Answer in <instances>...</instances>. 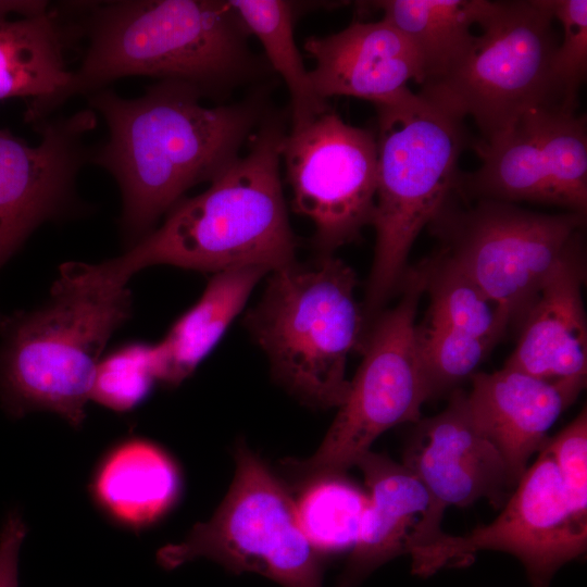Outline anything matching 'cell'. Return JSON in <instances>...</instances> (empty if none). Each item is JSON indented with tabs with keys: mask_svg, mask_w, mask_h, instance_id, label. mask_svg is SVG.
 Returning a JSON list of instances; mask_svg holds the SVG:
<instances>
[{
	"mask_svg": "<svg viewBox=\"0 0 587 587\" xmlns=\"http://www.w3.org/2000/svg\"><path fill=\"white\" fill-rule=\"evenodd\" d=\"M87 99L108 127L89 163L109 172L120 187V224L128 248L152 232L187 190L220 176L268 114L262 90L205 107L197 88L177 80H159L134 99L109 88Z\"/></svg>",
	"mask_w": 587,
	"mask_h": 587,
	"instance_id": "6da1fadb",
	"label": "cell"
},
{
	"mask_svg": "<svg viewBox=\"0 0 587 587\" xmlns=\"http://www.w3.org/2000/svg\"><path fill=\"white\" fill-rule=\"evenodd\" d=\"M75 8L87 39L84 58L61 88L29 101L24 120L30 125L123 77L183 82L217 100L273 72L249 46L251 35L228 1H84Z\"/></svg>",
	"mask_w": 587,
	"mask_h": 587,
	"instance_id": "7a4b0ae2",
	"label": "cell"
},
{
	"mask_svg": "<svg viewBox=\"0 0 587 587\" xmlns=\"http://www.w3.org/2000/svg\"><path fill=\"white\" fill-rule=\"evenodd\" d=\"M284 117L268 113L239 155L197 196L180 199L164 222L122 255L99 264L68 262L59 278L99 290L126 287L142 268L172 265L202 272L260 266L270 272L296 261L280 177Z\"/></svg>",
	"mask_w": 587,
	"mask_h": 587,
	"instance_id": "3957f363",
	"label": "cell"
},
{
	"mask_svg": "<svg viewBox=\"0 0 587 587\" xmlns=\"http://www.w3.org/2000/svg\"><path fill=\"white\" fill-rule=\"evenodd\" d=\"M268 274L247 327L290 394L310 407L339 408L350 386L348 358L361 353L370 327L355 299V273L333 254H320Z\"/></svg>",
	"mask_w": 587,
	"mask_h": 587,
	"instance_id": "277c9868",
	"label": "cell"
},
{
	"mask_svg": "<svg viewBox=\"0 0 587 587\" xmlns=\"http://www.w3.org/2000/svg\"><path fill=\"white\" fill-rule=\"evenodd\" d=\"M377 111L374 258L363 309L371 323L399 292L420 233L454 192L469 143L463 121L411 89Z\"/></svg>",
	"mask_w": 587,
	"mask_h": 587,
	"instance_id": "5b68a950",
	"label": "cell"
},
{
	"mask_svg": "<svg viewBox=\"0 0 587 587\" xmlns=\"http://www.w3.org/2000/svg\"><path fill=\"white\" fill-rule=\"evenodd\" d=\"M126 287L98 290L59 279L51 298L0 327V401L12 417L49 411L79 427L96 369L113 333L132 315Z\"/></svg>",
	"mask_w": 587,
	"mask_h": 587,
	"instance_id": "8992f818",
	"label": "cell"
},
{
	"mask_svg": "<svg viewBox=\"0 0 587 587\" xmlns=\"http://www.w3.org/2000/svg\"><path fill=\"white\" fill-rule=\"evenodd\" d=\"M553 22L549 0L487 1L480 34L464 59L417 93L457 120L471 117L484 141L527 111L559 105L551 83L560 39Z\"/></svg>",
	"mask_w": 587,
	"mask_h": 587,
	"instance_id": "52a82bcc",
	"label": "cell"
},
{
	"mask_svg": "<svg viewBox=\"0 0 587 587\" xmlns=\"http://www.w3.org/2000/svg\"><path fill=\"white\" fill-rule=\"evenodd\" d=\"M586 215L539 213L515 203L464 200L455 191L428 224L459 264L519 330L542 287L584 246Z\"/></svg>",
	"mask_w": 587,
	"mask_h": 587,
	"instance_id": "ba28073f",
	"label": "cell"
},
{
	"mask_svg": "<svg viewBox=\"0 0 587 587\" xmlns=\"http://www.w3.org/2000/svg\"><path fill=\"white\" fill-rule=\"evenodd\" d=\"M399 292L397 304L371 322L361 364L317 450L307 459L282 462L299 485L341 475L371 451L386 430L421 420L429 392L415 338L416 313L424 295L417 265L408 268Z\"/></svg>",
	"mask_w": 587,
	"mask_h": 587,
	"instance_id": "9c48e42d",
	"label": "cell"
},
{
	"mask_svg": "<svg viewBox=\"0 0 587 587\" xmlns=\"http://www.w3.org/2000/svg\"><path fill=\"white\" fill-rule=\"evenodd\" d=\"M234 457L232 485L212 517L197 523L182 541L162 547L158 563L174 570L205 558L283 587H323L321 554L303 534L286 487L243 441Z\"/></svg>",
	"mask_w": 587,
	"mask_h": 587,
	"instance_id": "30bf717a",
	"label": "cell"
},
{
	"mask_svg": "<svg viewBox=\"0 0 587 587\" xmlns=\"http://www.w3.org/2000/svg\"><path fill=\"white\" fill-rule=\"evenodd\" d=\"M292 210L314 225L320 254H333L371 225L377 186L375 130L327 110L287 132L280 150Z\"/></svg>",
	"mask_w": 587,
	"mask_h": 587,
	"instance_id": "8fae6325",
	"label": "cell"
},
{
	"mask_svg": "<svg viewBox=\"0 0 587 587\" xmlns=\"http://www.w3.org/2000/svg\"><path fill=\"white\" fill-rule=\"evenodd\" d=\"M539 452L491 523L461 536L442 532L411 555L412 572L428 576L469 563L478 551L498 550L522 562L533 587H548L560 566L583 554L587 521L573 511L549 450L542 446Z\"/></svg>",
	"mask_w": 587,
	"mask_h": 587,
	"instance_id": "7c38bea8",
	"label": "cell"
},
{
	"mask_svg": "<svg viewBox=\"0 0 587 587\" xmlns=\"http://www.w3.org/2000/svg\"><path fill=\"white\" fill-rule=\"evenodd\" d=\"M30 146L0 128V268L42 223L75 213L76 179L90 162L86 135L97 126L90 108L34 125ZM5 316L0 314V327Z\"/></svg>",
	"mask_w": 587,
	"mask_h": 587,
	"instance_id": "4fadbf2b",
	"label": "cell"
},
{
	"mask_svg": "<svg viewBox=\"0 0 587 587\" xmlns=\"http://www.w3.org/2000/svg\"><path fill=\"white\" fill-rule=\"evenodd\" d=\"M403 464L446 509L486 498L500 503L514 488L495 445L474 422L466 394L455 389L437 415L421 419L404 451Z\"/></svg>",
	"mask_w": 587,
	"mask_h": 587,
	"instance_id": "5bb4252c",
	"label": "cell"
},
{
	"mask_svg": "<svg viewBox=\"0 0 587 587\" xmlns=\"http://www.w3.org/2000/svg\"><path fill=\"white\" fill-rule=\"evenodd\" d=\"M355 465L364 475L369 503L337 587H357L385 562L412 555L442 533L445 508L403 463L369 451Z\"/></svg>",
	"mask_w": 587,
	"mask_h": 587,
	"instance_id": "9a60e30c",
	"label": "cell"
},
{
	"mask_svg": "<svg viewBox=\"0 0 587 587\" xmlns=\"http://www.w3.org/2000/svg\"><path fill=\"white\" fill-rule=\"evenodd\" d=\"M304 51L314 61L309 79L326 101L347 96L388 104L424 79L422 61L411 43L384 20L354 21L332 35L309 37Z\"/></svg>",
	"mask_w": 587,
	"mask_h": 587,
	"instance_id": "2e32d148",
	"label": "cell"
},
{
	"mask_svg": "<svg viewBox=\"0 0 587 587\" xmlns=\"http://www.w3.org/2000/svg\"><path fill=\"white\" fill-rule=\"evenodd\" d=\"M466 394L470 413L478 428L502 455L513 482L540 451L548 432L579 396L586 378L546 379L507 367L476 372Z\"/></svg>",
	"mask_w": 587,
	"mask_h": 587,
	"instance_id": "e0dca14e",
	"label": "cell"
},
{
	"mask_svg": "<svg viewBox=\"0 0 587 587\" xmlns=\"http://www.w3.org/2000/svg\"><path fill=\"white\" fill-rule=\"evenodd\" d=\"M585 279L583 246L542 287L517 330L516 347L504 366L546 379L586 378Z\"/></svg>",
	"mask_w": 587,
	"mask_h": 587,
	"instance_id": "ac0fdd59",
	"label": "cell"
},
{
	"mask_svg": "<svg viewBox=\"0 0 587 587\" xmlns=\"http://www.w3.org/2000/svg\"><path fill=\"white\" fill-rule=\"evenodd\" d=\"M179 490L180 476L173 459L142 438L114 446L100 461L90 484L99 509L111 521L134 530L167 513Z\"/></svg>",
	"mask_w": 587,
	"mask_h": 587,
	"instance_id": "d6986e66",
	"label": "cell"
},
{
	"mask_svg": "<svg viewBox=\"0 0 587 587\" xmlns=\"http://www.w3.org/2000/svg\"><path fill=\"white\" fill-rule=\"evenodd\" d=\"M82 37L72 3L52 5L41 14L0 20V101L40 99L70 78L66 54Z\"/></svg>",
	"mask_w": 587,
	"mask_h": 587,
	"instance_id": "ffe728a7",
	"label": "cell"
},
{
	"mask_svg": "<svg viewBox=\"0 0 587 587\" xmlns=\"http://www.w3.org/2000/svg\"><path fill=\"white\" fill-rule=\"evenodd\" d=\"M542 108L527 111L497 138L474 143L482 163L473 172L460 171L455 187L460 198L553 205L541 137Z\"/></svg>",
	"mask_w": 587,
	"mask_h": 587,
	"instance_id": "44dd1931",
	"label": "cell"
},
{
	"mask_svg": "<svg viewBox=\"0 0 587 587\" xmlns=\"http://www.w3.org/2000/svg\"><path fill=\"white\" fill-rule=\"evenodd\" d=\"M268 273L260 266L215 273L200 299L154 345L158 380L177 386L191 375L245 307L257 283Z\"/></svg>",
	"mask_w": 587,
	"mask_h": 587,
	"instance_id": "7402d4cb",
	"label": "cell"
},
{
	"mask_svg": "<svg viewBox=\"0 0 587 587\" xmlns=\"http://www.w3.org/2000/svg\"><path fill=\"white\" fill-rule=\"evenodd\" d=\"M486 5V0H382L362 7L380 11L382 20L411 43L422 61L424 84L447 75L464 59Z\"/></svg>",
	"mask_w": 587,
	"mask_h": 587,
	"instance_id": "603a6c76",
	"label": "cell"
},
{
	"mask_svg": "<svg viewBox=\"0 0 587 587\" xmlns=\"http://www.w3.org/2000/svg\"><path fill=\"white\" fill-rule=\"evenodd\" d=\"M249 34L261 42L265 59L284 80L290 96L291 128L329 110L313 91L309 71L295 40L299 4L284 0H229Z\"/></svg>",
	"mask_w": 587,
	"mask_h": 587,
	"instance_id": "cb8c5ba5",
	"label": "cell"
},
{
	"mask_svg": "<svg viewBox=\"0 0 587 587\" xmlns=\"http://www.w3.org/2000/svg\"><path fill=\"white\" fill-rule=\"evenodd\" d=\"M424 294L429 297L425 317L467 333L494 346L505 335L509 322L476 282L440 250L422 260Z\"/></svg>",
	"mask_w": 587,
	"mask_h": 587,
	"instance_id": "d4e9b609",
	"label": "cell"
},
{
	"mask_svg": "<svg viewBox=\"0 0 587 587\" xmlns=\"http://www.w3.org/2000/svg\"><path fill=\"white\" fill-rule=\"evenodd\" d=\"M367 503V494L341 474L305 485L296 509L303 534L322 555L354 548Z\"/></svg>",
	"mask_w": 587,
	"mask_h": 587,
	"instance_id": "484cf974",
	"label": "cell"
},
{
	"mask_svg": "<svg viewBox=\"0 0 587 587\" xmlns=\"http://www.w3.org/2000/svg\"><path fill=\"white\" fill-rule=\"evenodd\" d=\"M587 123L585 114L560 105L541 109V137L553 207L587 212Z\"/></svg>",
	"mask_w": 587,
	"mask_h": 587,
	"instance_id": "4316f807",
	"label": "cell"
},
{
	"mask_svg": "<svg viewBox=\"0 0 587 587\" xmlns=\"http://www.w3.org/2000/svg\"><path fill=\"white\" fill-rule=\"evenodd\" d=\"M419 359L429 399L457 387L477 372L495 347L478 337L426 317L415 327Z\"/></svg>",
	"mask_w": 587,
	"mask_h": 587,
	"instance_id": "83f0119b",
	"label": "cell"
},
{
	"mask_svg": "<svg viewBox=\"0 0 587 587\" xmlns=\"http://www.w3.org/2000/svg\"><path fill=\"white\" fill-rule=\"evenodd\" d=\"M157 380L154 345L125 344L100 359L90 400L116 412L130 411Z\"/></svg>",
	"mask_w": 587,
	"mask_h": 587,
	"instance_id": "f1b7e54d",
	"label": "cell"
},
{
	"mask_svg": "<svg viewBox=\"0 0 587 587\" xmlns=\"http://www.w3.org/2000/svg\"><path fill=\"white\" fill-rule=\"evenodd\" d=\"M554 21L561 25L551 61V83L559 105L576 110L577 92L587 75V1L549 0Z\"/></svg>",
	"mask_w": 587,
	"mask_h": 587,
	"instance_id": "f546056e",
	"label": "cell"
},
{
	"mask_svg": "<svg viewBox=\"0 0 587 587\" xmlns=\"http://www.w3.org/2000/svg\"><path fill=\"white\" fill-rule=\"evenodd\" d=\"M559 470L570 504L575 514L587 521V414H579L544 445Z\"/></svg>",
	"mask_w": 587,
	"mask_h": 587,
	"instance_id": "4dcf8cb0",
	"label": "cell"
},
{
	"mask_svg": "<svg viewBox=\"0 0 587 587\" xmlns=\"http://www.w3.org/2000/svg\"><path fill=\"white\" fill-rule=\"evenodd\" d=\"M26 533L21 515L9 513L0 530V587H18V554Z\"/></svg>",
	"mask_w": 587,
	"mask_h": 587,
	"instance_id": "1f68e13d",
	"label": "cell"
},
{
	"mask_svg": "<svg viewBox=\"0 0 587 587\" xmlns=\"http://www.w3.org/2000/svg\"><path fill=\"white\" fill-rule=\"evenodd\" d=\"M50 8L49 2L41 0H0V20L8 18L10 14L34 16L47 12Z\"/></svg>",
	"mask_w": 587,
	"mask_h": 587,
	"instance_id": "d6a6232c",
	"label": "cell"
}]
</instances>
